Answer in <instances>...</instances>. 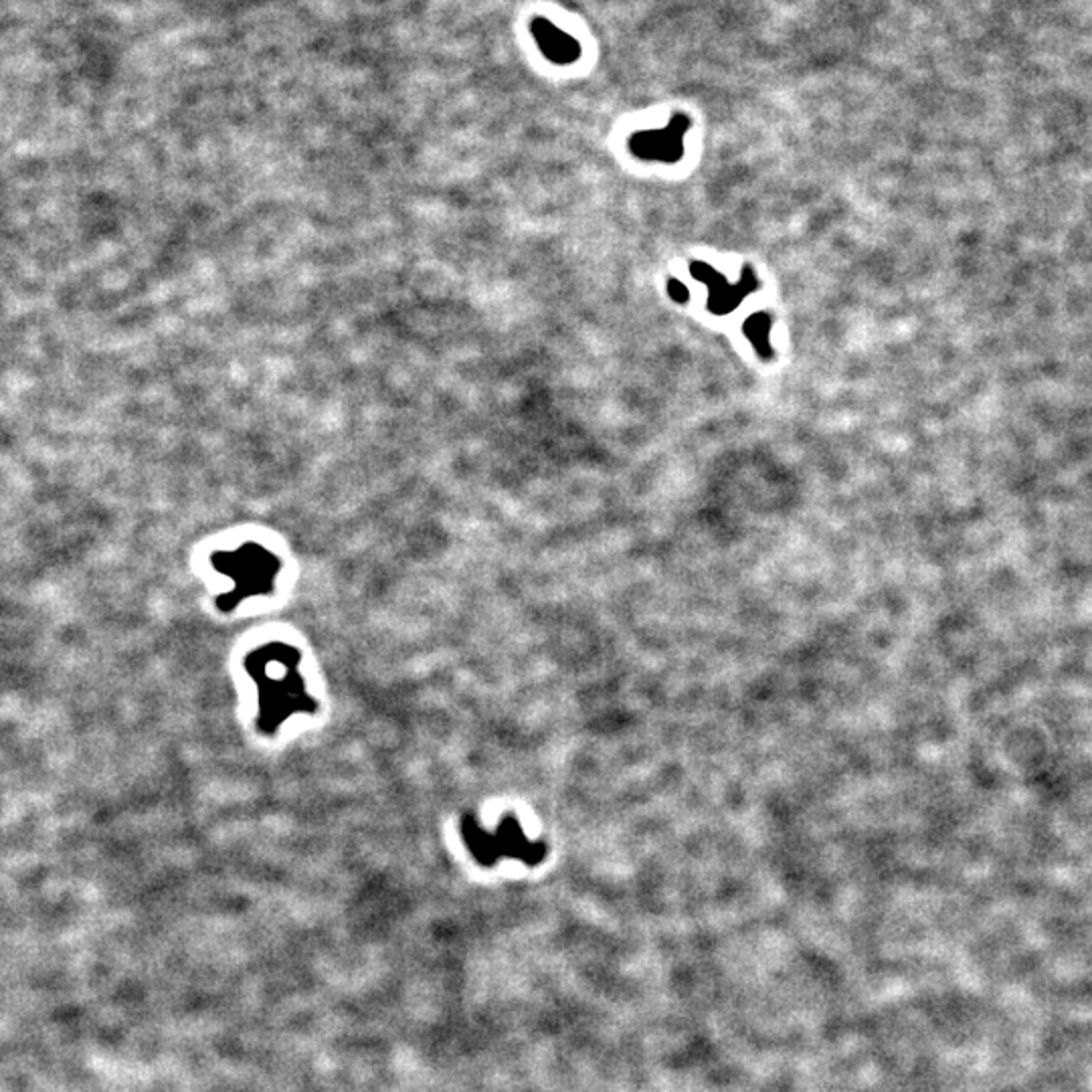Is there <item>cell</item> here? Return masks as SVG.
<instances>
[{
	"label": "cell",
	"mask_w": 1092,
	"mask_h": 1092,
	"mask_svg": "<svg viewBox=\"0 0 1092 1092\" xmlns=\"http://www.w3.org/2000/svg\"><path fill=\"white\" fill-rule=\"evenodd\" d=\"M690 128V117L676 113L664 130H647L634 134L630 149L641 160L676 162L684 152V134Z\"/></svg>",
	"instance_id": "cell-4"
},
{
	"label": "cell",
	"mask_w": 1092,
	"mask_h": 1092,
	"mask_svg": "<svg viewBox=\"0 0 1092 1092\" xmlns=\"http://www.w3.org/2000/svg\"><path fill=\"white\" fill-rule=\"evenodd\" d=\"M530 29L536 38L538 49L547 55L549 61L559 63V65H568L581 57L579 41L566 35L565 31H561L549 19H542V17L534 19Z\"/></svg>",
	"instance_id": "cell-6"
},
{
	"label": "cell",
	"mask_w": 1092,
	"mask_h": 1092,
	"mask_svg": "<svg viewBox=\"0 0 1092 1092\" xmlns=\"http://www.w3.org/2000/svg\"><path fill=\"white\" fill-rule=\"evenodd\" d=\"M301 651L284 641H269L249 651L245 672L258 686V730L273 737L294 715L318 713V702L308 694L300 674Z\"/></svg>",
	"instance_id": "cell-1"
},
{
	"label": "cell",
	"mask_w": 1092,
	"mask_h": 1092,
	"mask_svg": "<svg viewBox=\"0 0 1092 1092\" xmlns=\"http://www.w3.org/2000/svg\"><path fill=\"white\" fill-rule=\"evenodd\" d=\"M211 565L233 581L231 593L217 597V609L223 613L235 611L239 605L254 597L271 595L282 561L258 542H245L235 551H219L211 555Z\"/></svg>",
	"instance_id": "cell-2"
},
{
	"label": "cell",
	"mask_w": 1092,
	"mask_h": 1092,
	"mask_svg": "<svg viewBox=\"0 0 1092 1092\" xmlns=\"http://www.w3.org/2000/svg\"><path fill=\"white\" fill-rule=\"evenodd\" d=\"M668 294H670L672 300L680 301V303L690 300V290L678 279H670L668 282Z\"/></svg>",
	"instance_id": "cell-8"
},
{
	"label": "cell",
	"mask_w": 1092,
	"mask_h": 1092,
	"mask_svg": "<svg viewBox=\"0 0 1092 1092\" xmlns=\"http://www.w3.org/2000/svg\"><path fill=\"white\" fill-rule=\"evenodd\" d=\"M771 318L769 314H754L745 322V337L753 342L754 350L763 358H773V348L769 342Z\"/></svg>",
	"instance_id": "cell-7"
},
{
	"label": "cell",
	"mask_w": 1092,
	"mask_h": 1092,
	"mask_svg": "<svg viewBox=\"0 0 1092 1092\" xmlns=\"http://www.w3.org/2000/svg\"><path fill=\"white\" fill-rule=\"evenodd\" d=\"M459 829L468 852L484 868L494 867L502 858L521 860L534 867L544 858V846L540 842H528L514 816H504L496 833L478 826L472 816H463Z\"/></svg>",
	"instance_id": "cell-3"
},
{
	"label": "cell",
	"mask_w": 1092,
	"mask_h": 1092,
	"mask_svg": "<svg viewBox=\"0 0 1092 1092\" xmlns=\"http://www.w3.org/2000/svg\"><path fill=\"white\" fill-rule=\"evenodd\" d=\"M692 275L709 286V290H711L709 308L715 314H726V312L735 310L747 294H751L758 288L756 277H754L751 269L743 271V282L737 284V286L728 284L726 277L720 275L711 265L698 264V262L692 264Z\"/></svg>",
	"instance_id": "cell-5"
}]
</instances>
